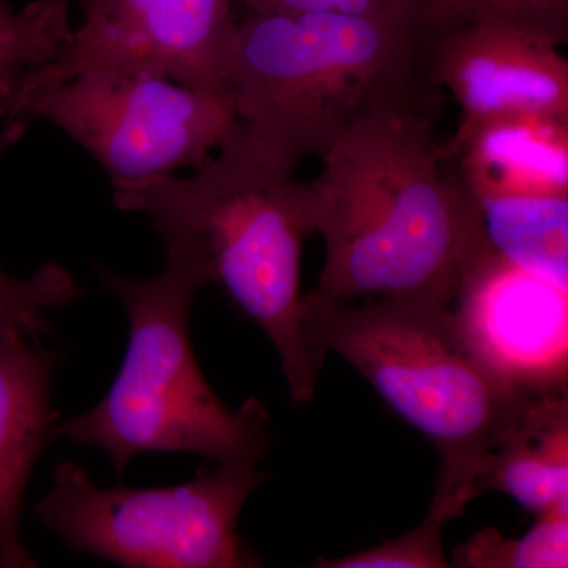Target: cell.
<instances>
[{
	"instance_id": "ba28073f",
	"label": "cell",
	"mask_w": 568,
	"mask_h": 568,
	"mask_svg": "<svg viewBox=\"0 0 568 568\" xmlns=\"http://www.w3.org/2000/svg\"><path fill=\"white\" fill-rule=\"evenodd\" d=\"M82 21L31 92L92 67H134L227 95L234 0H74ZM26 99V102H28Z\"/></svg>"
},
{
	"instance_id": "9a60e30c",
	"label": "cell",
	"mask_w": 568,
	"mask_h": 568,
	"mask_svg": "<svg viewBox=\"0 0 568 568\" xmlns=\"http://www.w3.org/2000/svg\"><path fill=\"white\" fill-rule=\"evenodd\" d=\"M70 9L59 0H36L22 9L0 0V119H22L37 74L50 65L71 36Z\"/></svg>"
},
{
	"instance_id": "52a82bcc",
	"label": "cell",
	"mask_w": 568,
	"mask_h": 568,
	"mask_svg": "<svg viewBox=\"0 0 568 568\" xmlns=\"http://www.w3.org/2000/svg\"><path fill=\"white\" fill-rule=\"evenodd\" d=\"M47 119L99 162L114 192L200 166L237 125L223 93L134 67H92L33 92L22 119Z\"/></svg>"
},
{
	"instance_id": "4fadbf2b",
	"label": "cell",
	"mask_w": 568,
	"mask_h": 568,
	"mask_svg": "<svg viewBox=\"0 0 568 568\" xmlns=\"http://www.w3.org/2000/svg\"><path fill=\"white\" fill-rule=\"evenodd\" d=\"M485 491L506 493L537 517L568 511L567 388L532 403L485 466L478 496Z\"/></svg>"
},
{
	"instance_id": "e0dca14e",
	"label": "cell",
	"mask_w": 568,
	"mask_h": 568,
	"mask_svg": "<svg viewBox=\"0 0 568 568\" xmlns=\"http://www.w3.org/2000/svg\"><path fill=\"white\" fill-rule=\"evenodd\" d=\"M452 566L462 568H566L568 511L538 515L536 525L519 538L487 528L454 552Z\"/></svg>"
},
{
	"instance_id": "5b68a950",
	"label": "cell",
	"mask_w": 568,
	"mask_h": 568,
	"mask_svg": "<svg viewBox=\"0 0 568 568\" xmlns=\"http://www.w3.org/2000/svg\"><path fill=\"white\" fill-rule=\"evenodd\" d=\"M103 286L129 316L121 372L89 413L61 422L58 436L99 448L115 473L141 454H192L219 463L256 462L268 447V414L248 399L231 410L205 379L189 334L194 297L209 286L203 268L166 252L152 278H126L95 264Z\"/></svg>"
},
{
	"instance_id": "30bf717a",
	"label": "cell",
	"mask_w": 568,
	"mask_h": 568,
	"mask_svg": "<svg viewBox=\"0 0 568 568\" xmlns=\"http://www.w3.org/2000/svg\"><path fill=\"white\" fill-rule=\"evenodd\" d=\"M452 310L469 345L517 386L567 388V291L478 252Z\"/></svg>"
},
{
	"instance_id": "8fae6325",
	"label": "cell",
	"mask_w": 568,
	"mask_h": 568,
	"mask_svg": "<svg viewBox=\"0 0 568 568\" xmlns=\"http://www.w3.org/2000/svg\"><path fill=\"white\" fill-rule=\"evenodd\" d=\"M59 355L39 339L0 335V568L37 567L21 540L26 487L58 436L51 384Z\"/></svg>"
},
{
	"instance_id": "ffe728a7",
	"label": "cell",
	"mask_w": 568,
	"mask_h": 568,
	"mask_svg": "<svg viewBox=\"0 0 568 568\" xmlns=\"http://www.w3.org/2000/svg\"><path fill=\"white\" fill-rule=\"evenodd\" d=\"M237 18L245 13H335L361 14L402 22L424 36L422 0H234Z\"/></svg>"
},
{
	"instance_id": "3957f363",
	"label": "cell",
	"mask_w": 568,
	"mask_h": 568,
	"mask_svg": "<svg viewBox=\"0 0 568 568\" xmlns=\"http://www.w3.org/2000/svg\"><path fill=\"white\" fill-rule=\"evenodd\" d=\"M302 327L321 364L327 353L339 355L433 444L440 466L429 511L448 521L477 499L489 458L549 394L517 386L485 361L452 306L332 304L304 295Z\"/></svg>"
},
{
	"instance_id": "ac0fdd59",
	"label": "cell",
	"mask_w": 568,
	"mask_h": 568,
	"mask_svg": "<svg viewBox=\"0 0 568 568\" xmlns=\"http://www.w3.org/2000/svg\"><path fill=\"white\" fill-rule=\"evenodd\" d=\"M424 40L469 22L517 26L552 43L568 40V0H422Z\"/></svg>"
},
{
	"instance_id": "7a4b0ae2",
	"label": "cell",
	"mask_w": 568,
	"mask_h": 568,
	"mask_svg": "<svg viewBox=\"0 0 568 568\" xmlns=\"http://www.w3.org/2000/svg\"><path fill=\"white\" fill-rule=\"evenodd\" d=\"M298 164L237 125L189 175L114 192L115 207L144 213L166 252L203 268L274 343L298 405L315 396L321 364L302 327V250L313 234Z\"/></svg>"
},
{
	"instance_id": "44dd1931",
	"label": "cell",
	"mask_w": 568,
	"mask_h": 568,
	"mask_svg": "<svg viewBox=\"0 0 568 568\" xmlns=\"http://www.w3.org/2000/svg\"><path fill=\"white\" fill-rule=\"evenodd\" d=\"M59 2L63 3V6L69 7V9H71V6H73L74 0H59Z\"/></svg>"
},
{
	"instance_id": "2e32d148",
	"label": "cell",
	"mask_w": 568,
	"mask_h": 568,
	"mask_svg": "<svg viewBox=\"0 0 568 568\" xmlns=\"http://www.w3.org/2000/svg\"><path fill=\"white\" fill-rule=\"evenodd\" d=\"M29 121H7L0 132V160L24 136ZM73 276L61 264L41 265L29 278H11L0 267V335H22L39 339L48 331V313L81 297Z\"/></svg>"
},
{
	"instance_id": "5bb4252c",
	"label": "cell",
	"mask_w": 568,
	"mask_h": 568,
	"mask_svg": "<svg viewBox=\"0 0 568 568\" xmlns=\"http://www.w3.org/2000/svg\"><path fill=\"white\" fill-rule=\"evenodd\" d=\"M478 250L568 291V196L474 200Z\"/></svg>"
},
{
	"instance_id": "d6986e66",
	"label": "cell",
	"mask_w": 568,
	"mask_h": 568,
	"mask_svg": "<svg viewBox=\"0 0 568 568\" xmlns=\"http://www.w3.org/2000/svg\"><path fill=\"white\" fill-rule=\"evenodd\" d=\"M448 519L428 515L416 528L376 547L336 559H320L316 568H447L450 567L443 547Z\"/></svg>"
},
{
	"instance_id": "7c38bea8",
	"label": "cell",
	"mask_w": 568,
	"mask_h": 568,
	"mask_svg": "<svg viewBox=\"0 0 568 568\" xmlns=\"http://www.w3.org/2000/svg\"><path fill=\"white\" fill-rule=\"evenodd\" d=\"M448 155L474 200L568 196V119L511 114L459 122Z\"/></svg>"
},
{
	"instance_id": "277c9868",
	"label": "cell",
	"mask_w": 568,
	"mask_h": 568,
	"mask_svg": "<svg viewBox=\"0 0 568 568\" xmlns=\"http://www.w3.org/2000/svg\"><path fill=\"white\" fill-rule=\"evenodd\" d=\"M226 85L239 122L297 164L368 119L439 104L420 32L335 11L241 14Z\"/></svg>"
},
{
	"instance_id": "8992f818",
	"label": "cell",
	"mask_w": 568,
	"mask_h": 568,
	"mask_svg": "<svg viewBox=\"0 0 568 568\" xmlns=\"http://www.w3.org/2000/svg\"><path fill=\"white\" fill-rule=\"evenodd\" d=\"M265 477L256 462H230L174 487L102 488L62 462L32 511L71 549L123 567H257L237 523Z\"/></svg>"
},
{
	"instance_id": "6da1fadb",
	"label": "cell",
	"mask_w": 568,
	"mask_h": 568,
	"mask_svg": "<svg viewBox=\"0 0 568 568\" xmlns=\"http://www.w3.org/2000/svg\"><path fill=\"white\" fill-rule=\"evenodd\" d=\"M437 108L358 123L306 182L325 261L312 293L332 304L454 305L478 248L477 211L447 149Z\"/></svg>"
},
{
	"instance_id": "9c48e42d",
	"label": "cell",
	"mask_w": 568,
	"mask_h": 568,
	"mask_svg": "<svg viewBox=\"0 0 568 568\" xmlns=\"http://www.w3.org/2000/svg\"><path fill=\"white\" fill-rule=\"evenodd\" d=\"M558 44L507 22L481 20L424 40L426 74L457 100L459 122L511 114L568 119V62Z\"/></svg>"
}]
</instances>
